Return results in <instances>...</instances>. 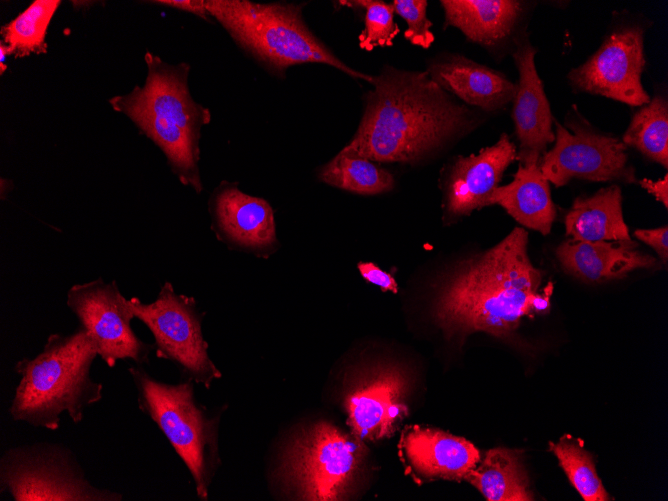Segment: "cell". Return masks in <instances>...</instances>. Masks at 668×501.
<instances>
[{
	"label": "cell",
	"mask_w": 668,
	"mask_h": 501,
	"mask_svg": "<svg viewBox=\"0 0 668 501\" xmlns=\"http://www.w3.org/2000/svg\"><path fill=\"white\" fill-rule=\"evenodd\" d=\"M351 142L340 152L373 162L415 163L484 120L439 87L427 71L384 67L373 76Z\"/></svg>",
	"instance_id": "obj_1"
},
{
	"label": "cell",
	"mask_w": 668,
	"mask_h": 501,
	"mask_svg": "<svg viewBox=\"0 0 668 501\" xmlns=\"http://www.w3.org/2000/svg\"><path fill=\"white\" fill-rule=\"evenodd\" d=\"M528 255V235L514 228L487 251L460 262L441 282L433 317L448 338L485 332L509 338L522 318L546 312L551 286Z\"/></svg>",
	"instance_id": "obj_2"
},
{
	"label": "cell",
	"mask_w": 668,
	"mask_h": 501,
	"mask_svg": "<svg viewBox=\"0 0 668 501\" xmlns=\"http://www.w3.org/2000/svg\"><path fill=\"white\" fill-rule=\"evenodd\" d=\"M98 356L90 335L80 325L70 334H50L34 358H23L14 370L20 379L8 412L15 422L57 430L61 414L75 424L103 397V385L90 371Z\"/></svg>",
	"instance_id": "obj_3"
},
{
	"label": "cell",
	"mask_w": 668,
	"mask_h": 501,
	"mask_svg": "<svg viewBox=\"0 0 668 501\" xmlns=\"http://www.w3.org/2000/svg\"><path fill=\"white\" fill-rule=\"evenodd\" d=\"M145 61L148 75L144 86L114 97L110 103L160 147L181 183L199 193L200 131L209 123L210 112L190 95L187 64L172 66L149 52Z\"/></svg>",
	"instance_id": "obj_4"
},
{
	"label": "cell",
	"mask_w": 668,
	"mask_h": 501,
	"mask_svg": "<svg viewBox=\"0 0 668 501\" xmlns=\"http://www.w3.org/2000/svg\"><path fill=\"white\" fill-rule=\"evenodd\" d=\"M205 8L241 47L277 72L301 63H323L372 82L373 76L350 68L309 30L302 5L207 0Z\"/></svg>",
	"instance_id": "obj_5"
},
{
	"label": "cell",
	"mask_w": 668,
	"mask_h": 501,
	"mask_svg": "<svg viewBox=\"0 0 668 501\" xmlns=\"http://www.w3.org/2000/svg\"><path fill=\"white\" fill-rule=\"evenodd\" d=\"M137 390V403L164 433L195 483L197 496L207 500L209 485L220 463L217 414L210 415L194 396L193 382H160L141 365L127 369Z\"/></svg>",
	"instance_id": "obj_6"
},
{
	"label": "cell",
	"mask_w": 668,
	"mask_h": 501,
	"mask_svg": "<svg viewBox=\"0 0 668 501\" xmlns=\"http://www.w3.org/2000/svg\"><path fill=\"white\" fill-rule=\"evenodd\" d=\"M368 448L336 425L319 421L297 432L285 447L279 475L300 500H345L357 485Z\"/></svg>",
	"instance_id": "obj_7"
},
{
	"label": "cell",
	"mask_w": 668,
	"mask_h": 501,
	"mask_svg": "<svg viewBox=\"0 0 668 501\" xmlns=\"http://www.w3.org/2000/svg\"><path fill=\"white\" fill-rule=\"evenodd\" d=\"M0 493L14 501H121L91 483L75 453L56 442L10 447L0 458Z\"/></svg>",
	"instance_id": "obj_8"
},
{
	"label": "cell",
	"mask_w": 668,
	"mask_h": 501,
	"mask_svg": "<svg viewBox=\"0 0 668 501\" xmlns=\"http://www.w3.org/2000/svg\"><path fill=\"white\" fill-rule=\"evenodd\" d=\"M647 19L628 12L613 14L598 49L569 71L574 92L599 95L640 107L650 101L641 81L646 66L644 36Z\"/></svg>",
	"instance_id": "obj_9"
},
{
	"label": "cell",
	"mask_w": 668,
	"mask_h": 501,
	"mask_svg": "<svg viewBox=\"0 0 668 501\" xmlns=\"http://www.w3.org/2000/svg\"><path fill=\"white\" fill-rule=\"evenodd\" d=\"M554 146L541 157L539 166L544 177L556 187L570 180L593 182H636L627 146L618 137L594 128L575 105L568 111L565 124L555 118Z\"/></svg>",
	"instance_id": "obj_10"
},
{
	"label": "cell",
	"mask_w": 668,
	"mask_h": 501,
	"mask_svg": "<svg viewBox=\"0 0 668 501\" xmlns=\"http://www.w3.org/2000/svg\"><path fill=\"white\" fill-rule=\"evenodd\" d=\"M134 318L142 321L153 334L156 356L175 363L188 380L209 388L221 372L208 354L202 328V316L192 297L179 295L165 282L157 298L144 303L137 297L127 299Z\"/></svg>",
	"instance_id": "obj_11"
},
{
	"label": "cell",
	"mask_w": 668,
	"mask_h": 501,
	"mask_svg": "<svg viewBox=\"0 0 668 501\" xmlns=\"http://www.w3.org/2000/svg\"><path fill=\"white\" fill-rule=\"evenodd\" d=\"M66 304L108 367H114L118 360H132L137 365L149 362L155 346L142 341L131 328L134 315L115 280L105 282L99 277L75 284L67 291Z\"/></svg>",
	"instance_id": "obj_12"
},
{
	"label": "cell",
	"mask_w": 668,
	"mask_h": 501,
	"mask_svg": "<svg viewBox=\"0 0 668 501\" xmlns=\"http://www.w3.org/2000/svg\"><path fill=\"white\" fill-rule=\"evenodd\" d=\"M406 372L396 364L378 363L360 370L344 397L347 425L362 441L390 437L408 414Z\"/></svg>",
	"instance_id": "obj_13"
},
{
	"label": "cell",
	"mask_w": 668,
	"mask_h": 501,
	"mask_svg": "<svg viewBox=\"0 0 668 501\" xmlns=\"http://www.w3.org/2000/svg\"><path fill=\"white\" fill-rule=\"evenodd\" d=\"M536 48L523 31L515 40L512 57L518 82L512 100V119L519 141L518 160L523 166L538 164L554 143V117L535 64Z\"/></svg>",
	"instance_id": "obj_14"
},
{
	"label": "cell",
	"mask_w": 668,
	"mask_h": 501,
	"mask_svg": "<svg viewBox=\"0 0 668 501\" xmlns=\"http://www.w3.org/2000/svg\"><path fill=\"white\" fill-rule=\"evenodd\" d=\"M515 160H518L517 147L506 133L477 154L458 156L445 181V214L460 217L485 207L489 195Z\"/></svg>",
	"instance_id": "obj_15"
},
{
	"label": "cell",
	"mask_w": 668,
	"mask_h": 501,
	"mask_svg": "<svg viewBox=\"0 0 668 501\" xmlns=\"http://www.w3.org/2000/svg\"><path fill=\"white\" fill-rule=\"evenodd\" d=\"M426 71L443 90L483 113L505 109L515 96L516 84L505 74L460 54L439 57Z\"/></svg>",
	"instance_id": "obj_16"
},
{
	"label": "cell",
	"mask_w": 668,
	"mask_h": 501,
	"mask_svg": "<svg viewBox=\"0 0 668 501\" xmlns=\"http://www.w3.org/2000/svg\"><path fill=\"white\" fill-rule=\"evenodd\" d=\"M211 205L214 226L222 240L258 252L277 244L273 210L264 199L223 184Z\"/></svg>",
	"instance_id": "obj_17"
},
{
	"label": "cell",
	"mask_w": 668,
	"mask_h": 501,
	"mask_svg": "<svg viewBox=\"0 0 668 501\" xmlns=\"http://www.w3.org/2000/svg\"><path fill=\"white\" fill-rule=\"evenodd\" d=\"M401 447L416 473L430 479L461 481L481 460L472 442L434 428L412 426Z\"/></svg>",
	"instance_id": "obj_18"
},
{
	"label": "cell",
	"mask_w": 668,
	"mask_h": 501,
	"mask_svg": "<svg viewBox=\"0 0 668 501\" xmlns=\"http://www.w3.org/2000/svg\"><path fill=\"white\" fill-rule=\"evenodd\" d=\"M562 268L589 283L621 278L636 269L651 268L656 259L638 250L632 239L619 241H575L557 248Z\"/></svg>",
	"instance_id": "obj_19"
},
{
	"label": "cell",
	"mask_w": 668,
	"mask_h": 501,
	"mask_svg": "<svg viewBox=\"0 0 668 501\" xmlns=\"http://www.w3.org/2000/svg\"><path fill=\"white\" fill-rule=\"evenodd\" d=\"M445 23L488 49L501 46L516 34L527 2L518 0H441Z\"/></svg>",
	"instance_id": "obj_20"
},
{
	"label": "cell",
	"mask_w": 668,
	"mask_h": 501,
	"mask_svg": "<svg viewBox=\"0 0 668 501\" xmlns=\"http://www.w3.org/2000/svg\"><path fill=\"white\" fill-rule=\"evenodd\" d=\"M489 205L501 206L520 225L543 235L550 233L556 217L549 182L539 163L520 164L510 183L492 191L486 201Z\"/></svg>",
	"instance_id": "obj_21"
},
{
	"label": "cell",
	"mask_w": 668,
	"mask_h": 501,
	"mask_svg": "<svg viewBox=\"0 0 668 501\" xmlns=\"http://www.w3.org/2000/svg\"><path fill=\"white\" fill-rule=\"evenodd\" d=\"M566 234L575 241L631 239L622 211L618 185L602 188L590 196L577 197L564 218Z\"/></svg>",
	"instance_id": "obj_22"
},
{
	"label": "cell",
	"mask_w": 668,
	"mask_h": 501,
	"mask_svg": "<svg viewBox=\"0 0 668 501\" xmlns=\"http://www.w3.org/2000/svg\"><path fill=\"white\" fill-rule=\"evenodd\" d=\"M463 480L476 487L488 501L534 500L518 450L501 447L488 450Z\"/></svg>",
	"instance_id": "obj_23"
},
{
	"label": "cell",
	"mask_w": 668,
	"mask_h": 501,
	"mask_svg": "<svg viewBox=\"0 0 668 501\" xmlns=\"http://www.w3.org/2000/svg\"><path fill=\"white\" fill-rule=\"evenodd\" d=\"M622 142L650 160L668 166V102L656 94L634 113Z\"/></svg>",
	"instance_id": "obj_24"
},
{
	"label": "cell",
	"mask_w": 668,
	"mask_h": 501,
	"mask_svg": "<svg viewBox=\"0 0 668 501\" xmlns=\"http://www.w3.org/2000/svg\"><path fill=\"white\" fill-rule=\"evenodd\" d=\"M331 186L361 195H377L394 187L393 175L366 158L339 152L319 173Z\"/></svg>",
	"instance_id": "obj_25"
},
{
	"label": "cell",
	"mask_w": 668,
	"mask_h": 501,
	"mask_svg": "<svg viewBox=\"0 0 668 501\" xmlns=\"http://www.w3.org/2000/svg\"><path fill=\"white\" fill-rule=\"evenodd\" d=\"M60 3L59 0H36L2 27V43L10 54L18 58L47 51V28Z\"/></svg>",
	"instance_id": "obj_26"
},
{
	"label": "cell",
	"mask_w": 668,
	"mask_h": 501,
	"mask_svg": "<svg viewBox=\"0 0 668 501\" xmlns=\"http://www.w3.org/2000/svg\"><path fill=\"white\" fill-rule=\"evenodd\" d=\"M549 446L569 481L585 501L610 500L591 455L580 442L564 436L557 443L550 442Z\"/></svg>",
	"instance_id": "obj_27"
},
{
	"label": "cell",
	"mask_w": 668,
	"mask_h": 501,
	"mask_svg": "<svg viewBox=\"0 0 668 501\" xmlns=\"http://www.w3.org/2000/svg\"><path fill=\"white\" fill-rule=\"evenodd\" d=\"M342 5L359 7L364 11V30L360 47L371 51L376 47L391 46L400 29L394 21L392 4L378 0L341 1Z\"/></svg>",
	"instance_id": "obj_28"
},
{
	"label": "cell",
	"mask_w": 668,
	"mask_h": 501,
	"mask_svg": "<svg viewBox=\"0 0 668 501\" xmlns=\"http://www.w3.org/2000/svg\"><path fill=\"white\" fill-rule=\"evenodd\" d=\"M394 13L398 14L407 24L404 37L413 45L429 48L435 40L431 31L432 22L427 18V1L425 0H394Z\"/></svg>",
	"instance_id": "obj_29"
},
{
	"label": "cell",
	"mask_w": 668,
	"mask_h": 501,
	"mask_svg": "<svg viewBox=\"0 0 668 501\" xmlns=\"http://www.w3.org/2000/svg\"><path fill=\"white\" fill-rule=\"evenodd\" d=\"M357 267L361 276L366 281L379 286L383 292H398V284L394 277L390 273L383 271L376 264L372 262H360Z\"/></svg>",
	"instance_id": "obj_30"
},
{
	"label": "cell",
	"mask_w": 668,
	"mask_h": 501,
	"mask_svg": "<svg viewBox=\"0 0 668 501\" xmlns=\"http://www.w3.org/2000/svg\"><path fill=\"white\" fill-rule=\"evenodd\" d=\"M634 236L651 246L664 262L668 259V228L667 226L655 229H638Z\"/></svg>",
	"instance_id": "obj_31"
},
{
	"label": "cell",
	"mask_w": 668,
	"mask_h": 501,
	"mask_svg": "<svg viewBox=\"0 0 668 501\" xmlns=\"http://www.w3.org/2000/svg\"><path fill=\"white\" fill-rule=\"evenodd\" d=\"M640 186L645 189L649 194L653 195L659 202H661L665 208L668 206V175L667 173L663 178H660L656 181H652L648 178H643L638 181Z\"/></svg>",
	"instance_id": "obj_32"
},
{
	"label": "cell",
	"mask_w": 668,
	"mask_h": 501,
	"mask_svg": "<svg viewBox=\"0 0 668 501\" xmlns=\"http://www.w3.org/2000/svg\"><path fill=\"white\" fill-rule=\"evenodd\" d=\"M152 3H157L165 6H170L187 12H191L197 16H200L203 19L208 20L207 11L205 8V1H195V0H165V1H152Z\"/></svg>",
	"instance_id": "obj_33"
},
{
	"label": "cell",
	"mask_w": 668,
	"mask_h": 501,
	"mask_svg": "<svg viewBox=\"0 0 668 501\" xmlns=\"http://www.w3.org/2000/svg\"><path fill=\"white\" fill-rule=\"evenodd\" d=\"M10 55V51L7 46L2 42L0 44V73L3 74L4 70L7 69V66L4 65L5 56Z\"/></svg>",
	"instance_id": "obj_34"
}]
</instances>
